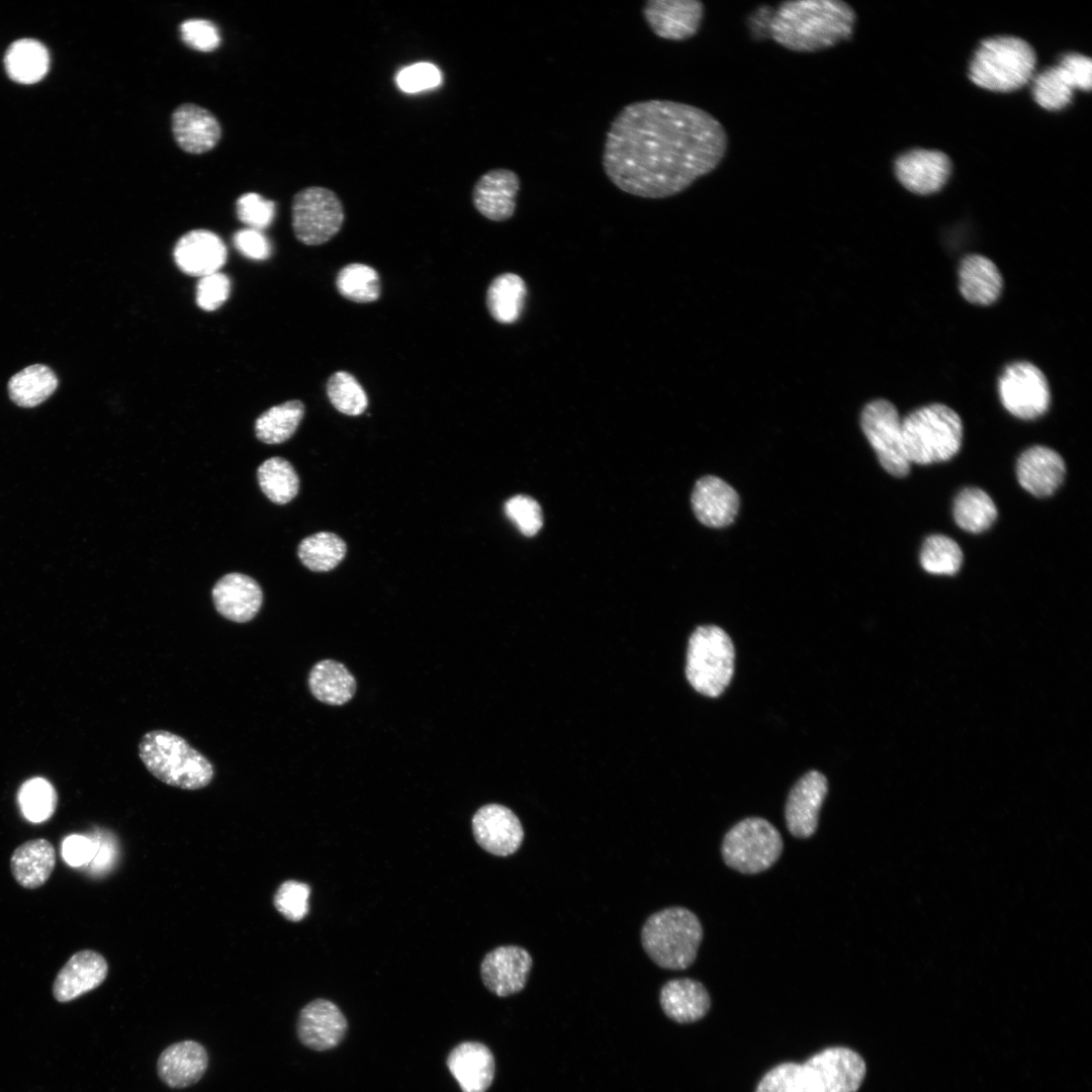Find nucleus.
I'll return each mask as SVG.
<instances>
[{
	"label": "nucleus",
	"mask_w": 1092,
	"mask_h": 1092,
	"mask_svg": "<svg viewBox=\"0 0 1092 1092\" xmlns=\"http://www.w3.org/2000/svg\"><path fill=\"white\" fill-rule=\"evenodd\" d=\"M728 135L708 111L649 99L624 106L608 129L603 168L620 190L660 199L689 188L724 159Z\"/></svg>",
	"instance_id": "nucleus-1"
},
{
	"label": "nucleus",
	"mask_w": 1092,
	"mask_h": 1092,
	"mask_svg": "<svg viewBox=\"0 0 1092 1092\" xmlns=\"http://www.w3.org/2000/svg\"><path fill=\"white\" fill-rule=\"evenodd\" d=\"M855 20L853 8L841 0H791L771 15L768 32L787 50L816 53L847 40Z\"/></svg>",
	"instance_id": "nucleus-2"
},
{
	"label": "nucleus",
	"mask_w": 1092,
	"mask_h": 1092,
	"mask_svg": "<svg viewBox=\"0 0 1092 1092\" xmlns=\"http://www.w3.org/2000/svg\"><path fill=\"white\" fill-rule=\"evenodd\" d=\"M139 756L156 779L182 790L205 788L214 777L210 760L171 731L147 732L139 743Z\"/></svg>",
	"instance_id": "nucleus-3"
},
{
	"label": "nucleus",
	"mask_w": 1092,
	"mask_h": 1092,
	"mask_svg": "<svg viewBox=\"0 0 1092 1092\" xmlns=\"http://www.w3.org/2000/svg\"><path fill=\"white\" fill-rule=\"evenodd\" d=\"M703 938L699 918L684 907H668L650 915L641 929L643 949L658 967L685 970L696 960Z\"/></svg>",
	"instance_id": "nucleus-4"
},
{
	"label": "nucleus",
	"mask_w": 1092,
	"mask_h": 1092,
	"mask_svg": "<svg viewBox=\"0 0 1092 1092\" xmlns=\"http://www.w3.org/2000/svg\"><path fill=\"white\" fill-rule=\"evenodd\" d=\"M902 435L910 464L927 465L946 461L958 453L963 424L953 410L942 403H932L911 412L902 420Z\"/></svg>",
	"instance_id": "nucleus-5"
},
{
	"label": "nucleus",
	"mask_w": 1092,
	"mask_h": 1092,
	"mask_svg": "<svg viewBox=\"0 0 1092 1092\" xmlns=\"http://www.w3.org/2000/svg\"><path fill=\"white\" fill-rule=\"evenodd\" d=\"M1036 56L1024 39L998 35L983 40L970 64V78L978 86L995 92H1010L1024 86L1034 74Z\"/></svg>",
	"instance_id": "nucleus-6"
},
{
	"label": "nucleus",
	"mask_w": 1092,
	"mask_h": 1092,
	"mask_svg": "<svg viewBox=\"0 0 1092 1092\" xmlns=\"http://www.w3.org/2000/svg\"><path fill=\"white\" fill-rule=\"evenodd\" d=\"M735 650L729 635L720 627H698L687 650L686 675L700 694L716 698L728 687L734 673Z\"/></svg>",
	"instance_id": "nucleus-7"
},
{
	"label": "nucleus",
	"mask_w": 1092,
	"mask_h": 1092,
	"mask_svg": "<svg viewBox=\"0 0 1092 1092\" xmlns=\"http://www.w3.org/2000/svg\"><path fill=\"white\" fill-rule=\"evenodd\" d=\"M783 847L781 833L770 822L749 817L725 834L721 852L729 868L751 875L769 869L781 856Z\"/></svg>",
	"instance_id": "nucleus-8"
},
{
	"label": "nucleus",
	"mask_w": 1092,
	"mask_h": 1092,
	"mask_svg": "<svg viewBox=\"0 0 1092 1092\" xmlns=\"http://www.w3.org/2000/svg\"><path fill=\"white\" fill-rule=\"evenodd\" d=\"M295 238L307 246L327 243L341 230L345 212L338 195L329 188L310 186L295 193L291 205Z\"/></svg>",
	"instance_id": "nucleus-9"
},
{
	"label": "nucleus",
	"mask_w": 1092,
	"mask_h": 1092,
	"mask_svg": "<svg viewBox=\"0 0 1092 1092\" xmlns=\"http://www.w3.org/2000/svg\"><path fill=\"white\" fill-rule=\"evenodd\" d=\"M860 425L883 468L896 477L908 474L910 462L903 444L902 420L895 405L875 399L863 407Z\"/></svg>",
	"instance_id": "nucleus-10"
},
{
	"label": "nucleus",
	"mask_w": 1092,
	"mask_h": 1092,
	"mask_svg": "<svg viewBox=\"0 0 1092 1092\" xmlns=\"http://www.w3.org/2000/svg\"><path fill=\"white\" fill-rule=\"evenodd\" d=\"M1003 406L1023 420L1035 419L1046 412L1051 402L1048 380L1034 364L1020 361L1005 367L998 381Z\"/></svg>",
	"instance_id": "nucleus-11"
},
{
	"label": "nucleus",
	"mask_w": 1092,
	"mask_h": 1092,
	"mask_svg": "<svg viewBox=\"0 0 1092 1092\" xmlns=\"http://www.w3.org/2000/svg\"><path fill=\"white\" fill-rule=\"evenodd\" d=\"M803 1065L820 1092H856L867 1072L863 1059L843 1046L825 1049Z\"/></svg>",
	"instance_id": "nucleus-12"
},
{
	"label": "nucleus",
	"mask_w": 1092,
	"mask_h": 1092,
	"mask_svg": "<svg viewBox=\"0 0 1092 1092\" xmlns=\"http://www.w3.org/2000/svg\"><path fill=\"white\" fill-rule=\"evenodd\" d=\"M471 824L477 844L493 855L513 854L524 839L520 819L511 809L500 804L480 807L473 815Z\"/></svg>",
	"instance_id": "nucleus-13"
},
{
	"label": "nucleus",
	"mask_w": 1092,
	"mask_h": 1092,
	"mask_svg": "<svg viewBox=\"0 0 1092 1092\" xmlns=\"http://www.w3.org/2000/svg\"><path fill=\"white\" fill-rule=\"evenodd\" d=\"M533 960L519 945H502L485 954L480 965L484 986L498 997L519 993L527 984Z\"/></svg>",
	"instance_id": "nucleus-14"
},
{
	"label": "nucleus",
	"mask_w": 1092,
	"mask_h": 1092,
	"mask_svg": "<svg viewBox=\"0 0 1092 1092\" xmlns=\"http://www.w3.org/2000/svg\"><path fill=\"white\" fill-rule=\"evenodd\" d=\"M827 791V779L818 770L808 771L794 785L785 808L787 827L793 836L808 838L815 833Z\"/></svg>",
	"instance_id": "nucleus-15"
},
{
	"label": "nucleus",
	"mask_w": 1092,
	"mask_h": 1092,
	"mask_svg": "<svg viewBox=\"0 0 1092 1092\" xmlns=\"http://www.w3.org/2000/svg\"><path fill=\"white\" fill-rule=\"evenodd\" d=\"M642 13L655 35L681 41L699 31L704 5L697 0H649L644 4Z\"/></svg>",
	"instance_id": "nucleus-16"
},
{
	"label": "nucleus",
	"mask_w": 1092,
	"mask_h": 1092,
	"mask_svg": "<svg viewBox=\"0 0 1092 1092\" xmlns=\"http://www.w3.org/2000/svg\"><path fill=\"white\" fill-rule=\"evenodd\" d=\"M950 170L948 157L935 150H911L898 157L895 162V173L899 182L909 191L922 195L942 188Z\"/></svg>",
	"instance_id": "nucleus-17"
},
{
	"label": "nucleus",
	"mask_w": 1092,
	"mask_h": 1092,
	"mask_svg": "<svg viewBox=\"0 0 1092 1092\" xmlns=\"http://www.w3.org/2000/svg\"><path fill=\"white\" fill-rule=\"evenodd\" d=\"M348 1023L340 1008L327 999H315L299 1012L296 1030L299 1040L314 1051L337 1046L344 1038Z\"/></svg>",
	"instance_id": "nucleus-18"
},
{
	"label": "nucleus",
	"mask_w": 1092,
	"mask_h": 1092,
	"mask_svg": "<svg viewBox=\"0 0 1092 1092\" xmlns=\"http://www.w3.org/2000/svg\"><path fill=\"white\" fill-rule=\"evenodd\" d=\"M108 964L93 949H82L64 964L53 983L54 998L60 1003L73 1001L98 988L106 979Z\"/></svg>",
	"instance_id": "nucleus-19"
},
{
	"label": "nucleus",
	"mask_w": 1092,
	"mask_h": 1092,
	"mask_svg": "<svg viewBox=\"0 0 1092 1092\" xmlns=\"http://www.w3.org/2000/svg\"><path fill=\"white\" fill-rule=\"evenodd\" d=\"M520 178L510 169H491L474 183L472 203L484 217L493 221L511 218L516 209Z\"/></svg>",
	"instance_id": "nucleus-20"
},
{
	"label": "nucleus",
	"mask_w": 1092,
	"mask_h": 1092,
	"mask_svg": "<svg viewBox=\"0 0 1092 1092\" xmlns=\"http://www.w3.org/2000/svg\"><path fill=\"white\" fill-rule=\"evenodd\" d=\"M222 240L207 230H193L176 243L173 257L178 268L190 276L204 277L218 272L226 261Z\"/></svg>",
	"instance_id": "nucleus-21"
},
{
	"label": "nucleus",
	"mask_w": 1092,
	"mask_h": 1092,
	"mask_svg": "<svg viewBox=\"0 0 1092 1092\" xmlns=\"http://www.w3.org/2000/svg\"><path fill=\"white\" fill-rule=\"evenodd\" d=\"M215 610L225 619L247 623L259 613L263 604V592L252 577L233 572L222 576L212 587Z\"/></svg>",
	"instance_id": "nucleus-22"
},
{
	"label": "nucleus",
	"mask_w": 1092,
	"mask_h": 1092,
	"mask_svg": "<svg viewBox=\"0 0 1092 1092\" xmlns=\"http://www.w3.org/2000/svg\"><path fill=\"white\" fill-rule=\"evenodd\" d=\"M1066 466L1062 456L1044 446H1033L1018 458L1016 475L1020 485L1037 497L1053 494L1062 484Z\"/></svg>",
	"instance_id": "nucleus-23"
},
{
	"label": "nucleus",
	"mask_w": 1092,
	"mask_h": 1092,
	"mask_svg": "<svg viewBox=\"0 0 1092 1092\" xmlns=\"http://www.w3.org/2000/svg\"><path fill=\"white\" fill-rule=\"evenodd\" d=\"M208 1067L205 1048L194 1040L167 1046L157 1061L159 1078L170 1088L182 1089L196 1084Z\"/></svg>",
	"instance_id": "nucleus-24"
},
{
	"label": "nucleus",
	"mask_w": 1092,
	"mask_h": 1092,
	"mask_svg": "<svg viewBox=\"0 0 1092 1092\" xmlns=\"http://www.w3.org/2000/svg\"><path fill=\"white\" fill-rule=\"evenodd\" d=\"M691 502L696 518L713 528L730 525L739 507L737 492L724 480L712 475L697 481Z\"/></svg>",
	"instance_id": "nucleus-25"
},
{
	"label": "nucleus",
	"mask_w": 1092,
	"mask_h": 1092,
	"mask_svg": "<svg viewBox=\"0 0 1092 1092\" xmlns=\"http://www.w3.org/2000/svg\"><path fill=\"white\" fill-rule=\"evenodd\" d=\"M172 131L177 145L191 154L211 150L221 134L215 116L207 109L191 103L182 104L174 110Z\"/></svg>",
	"instance_id": "nucleus-26"
},
{
	"label": "nucleus",
	"mask_w": 1092,
	"mask_h": 1092,
	"mask_svg": "<svg viewBox=\"0 0 1092 1092\" xmlns=\"http://www.w3.org/2000/svg\"><path fill=\"white\" fill-rule=\"evenodd\" d=\"M446 1063L462 1092H485L493 1081L494 1058L481 1042L459 1043L450 1052Z\"/></svg>",
	"instance_id": "nucleus-27"
},
{
	"label": "nucleus",
	"mask_w": 1092,
	"mask_h": 1092,
	"mask_svg": "<svg viewBox=\"0 0 1092 1092\" xmlns=\"http://www.w3.org/2000/svg\"><path fill=\"white\" fill-rule=\"evenodd\" d=\"M659 1002L665 1015L678 1023H691L701 1019L711 1006L705 986L691 978L666 982L660 990Z\"/></svg>",
	"instance_id": "nucleus-28"
},
{
	"label": "nucleus",
	"mask_w": 1092,
	"mask_h": 1092,
	"mask_svg": "<svg viewBox=\"0 0 1092 1092\" xmlns=\"http://www.w3.org/2000/svg\"><path fill=\"white\" fill-rule=\"evenodd\" d=\"M56 867V850L51 841L35 838L18 845L10 856V871L18 885L33 890L47 883Z\"/></svg>",
	"instance_id": "nucleus-29"
},
{
	"label": "nucleus",
	"mask_w": 1092,
	"mask_h": 1092,
	"mask_svg": "<svg viewBox=\"0 0 1092 1092\" xmlns=\"http://www.w3.org/2000/svg\"><path fill=\"white\" fill-rule=\"evenodd\" d=\"M1003 279L997 266L987 257L966 256L959 267V288L968 301L989 305L1001 294Z\"/></svg>",
	"instance_id": "nucleus-30"
},
{
	"label": "nucleus",
	"mask_w": 1092,
	"mask_h": 1092,
	"mask_svg": "<svg viewBox=\"0 0 1092 1092\" xmlns=\"http://www.w3.org/2000/svg\"><path fill=\"white\" fill-rule=\"evenodd\" d=\"M50 63L47 47L41 41L28 37L11 42L3 58L8 78L23 85L42 80L50 70Z\"/></svg>",
	"instance_id": "nucleus-31"
},
{
	"label": "nucleus",
	"mask_w": 1092,
	"mask_h": 1092,
	"mask_svg": "<svg viewBox=\"0 0 1092 1092\" xmlns=\"http://www.w3.org/2000/svg\"><path fill=\"white\" fill-rule=\"evenodd\" d=\"M307 684L311 695L320 702L341 706L348 703L356 692V679L350 670L334 659L316 662L310 669Z\"/></svg>",
	"instance_id": "nucleus-32"
},
{
	"label": "nucleus",
	"mask_w": 1092,
	"mask_h": 1092,
	"mask_svg": "<svg viewBox=\"0 0 1092 1092\" xmlns=\"http://www.w3.org/2000/svg\"><path fill=\"white\" fill-rule=\"evenodd\" d=\"M55 371L44 364H32L12 375L7 383L9 398L18 406L33 407L46 401L58 388Z\"/></svg>",
	"instance_id": "nucleus-33"
},
{
	"label": "nucleus",
	"mask_w": 1092,
	"mask_h": 1092,
	"mask_svg": "<svg viewBox=\"0 0 1092 1092\" xmlns=\"http://www.w3.org/2000/svg\"><path fill=\"white\" fill-rule=\"evenodd\" d=\"M526 293L525 282L520 276L513 273L497 276L486 292L490 315L502 324L515 323L523 310Z\"/></svg>",
	"instance_id": "nucleus-34"
},
{
	"label": "nucleus",
	"mask_w": 1092,
	"mask_h": 1092,
	"mask_svg": "<svg viewBox=\"0 0 1092 1092\" xmlns=\"http://www.w3.org/2000/svg\"><path fill=\"white\" fill-rule=\"evenodd\" d=\"M304 411L303 402L298 399L270 407L255 422L257 438L269 445L287 441L297 430Z\"/></svg>",
	"instance_id": "nucleus-35"
},
{
	"label": "nucleus",
	"mask_w": 1092,
	"mask_h": 1092,
	"mask_svg": "<svg viewBox=\"0 0 1092 1092\" xmlns=\"http://www.w3.org/2000/svg\"><path fill=\"white\" fill-rule=\"evenodd\" d=\"M956 523L963 530L981 533L989 529L997 518V508L984 490L967 487L956 497L953 504Z\"/></svg>",
	"instance_id": "nucleus-36"
},
{
	"label": "nucleus",
	"mask_w": 1092,
	"mask_h": 1092,
	"mask_svg": "<svg viewBox=\"0 0 1092 1092\" xmlns=\"http://www.w3.org/2000/svg\"><path fill=\"white\" fill-rule=\"evenodd\" d=\"M347 545L335 533L318 532L304 538L297 554L301 563L315 572L334 569L345 557Z\"/></svg>",
	"instance_id": "nucleus-37"
},
{
	"label": "nucleus",
	"mask_w": 1092,
	"mask_h": 1092,
	"mask_svg": "<svg viewBox=\"0 0 1092 1092\" xmlns=\"http://www.w3.org/2000/svg\"><path fill=\"white\" fill-rule=\"evenodd\" d=\"M262 491L273 503L284 505L293 499L299 489V478L293 466L284 458L272 457L258 468Z\"/></svg>",
	"instance_id": "nucleus-38"
},
{
	"label": "nucleus",
	"mask_w": 1092,
	"mask_h": 1092,
	"mask_svg": "<svg viewBox=\"0 0 1092 1092\" xmlns=\"http://www.w3.org/2000/svg\"><path fill=\"white\" fill-rule=\"evenodd\" d=\"M339 293L354 302L368 303L380 296L377 271L365 264L353 263L343 267L336 278Z\"/></svg>",
	"instance_id": "nucleus-39"
},
{
	"label": "nucleus",
	"mask_w": 1092,
	"mask_h": 1092,
	"mask_svg": "<svg viewBox=\"0 0 1092 1092\" xmlns=\"http://www.w3.org/2000/svg\"><path fill=\"white\" fill-rule=\"evenodd\" d=\"M963 552L951 538L935 534L927 537L920 552L923 569L933 574H956L962 566Z\"/></svg>",
	"instance_id": "nucleus-40"
},
{
	"label": "nucleus",
	"mask_w": 1092,
	"mask_h": 1092,
	"mask_svg": "<svg viewBox=\"0 0 1092 1092\" xmlns=\"http://www.w3.org/2000/svg\"><path fill=\"white\" fill-rule=\"evenodd\" d=\"M58 796L52 784L42 778L26 781L18 792V804L23 816L30 822L39 823L52 817Z\"/></svg>",
	"instance_id": "nucleus-41"
},
{
	"label": "nucleus",
	"mask_w": 1092,
	"mask_h": 1092,
	"mask_svg": "<svg viewBox=\"0 0 1092 1092\" xmlns=\"http://www.w3.org/2000/svg\"><path fill=\"white\" fill-rule=\"evenodd\" d=\"M1074 90V86L1059 65L1043 70L1033 79V97L1042 108L1048 110H1059L1067 106L1073 98Z\"/></svg>",
	"instance_id": "nucleus-42"
},
{
	"label": "nucleus",
	"mask_w": 1092,
	"mask_h": 1092,
	"mask_svg": "<svg viewBox=\"0 0 1092 1092\" xmlns=\"http://www.w3.org/2000/svg\"><path fill=\"white\" fill-rule=\"evenodd\" d=\"M327 395L332 405L348 416H359L368 406V398L358 380L349 372L337 371L327 382Z\"/></svg>",
	"instance_id": "nucleus-43"
},
{
	"label": "nucleus",
	"mask_w": 1092,
	"mask_h": 1092,
	"mask_svg": "<svg viewBox=\"0 0 1092 1092\" xmlns=\"http://www.w3.org/2000/svg\"><path fill=\"white\" fill-rule=\"evenodd\" d=\"M755 1092H820L803 1064L784 1063L769 1070Z\"/></svg>",
	"instance_id": "nucleus-44"
},
{
	"label": "nucleus",
	"mask_w": 1092,
	"mask_h": 1092,
	"mask_svg": "<svg viewBox=\"0 0 1092 1092\" xmlns=\"http://www.w3.org/2000/svg\"><path fill=\"white\" fill-rule=\"evenodd\" d=\"M310 887L302 882L287 880L283 882L274 895L276 910L287 920L298 922L308 913V898Z\"/></svg>",
	"instance_id": "nucleus-45"
},
{
	"label": "nucleus",
	"mask_w": 1092,
	"mask_h": 1092,
	"mask_svg": "<svg viewBox=\"0 0 1092 1092\" xmlns=\"http://www.w3.org/2000/svg\"><path fill=\"white\" fill-rule=\"evenodd\" d=\"M504 511L508 519L527 537L536 535L543 525L539 504L531 496L518 494L505 503Z\"/></svg>",
	"instance_id": "nucleus-46"
},
{
	"label": "nucleus",
	"mask_w": 1092,
	"mask_h": 1092,
	"mask_svg": "<svg viewBox=\"0 0 1092 1092\" xmlns=\"http://www.w3.org/2000/svg\"><path fill=\"white\" fill-rule=\"evenodd\" d=\"M236 208L239 219L258 231L268 228L275 216V203L258 193L243 194L237 200Z\"/></svg>",
	"instance_id": "nucleus-47"
},
{
	"label": "nucleus",
	"mask_w": 1092,
	"mask_h": 1092,
	"mask_svg": "<svg viewBox=\"0 0 1092 1092\" xmlns=\"http://www.w3.org/2000/svg\"><path fill=\"white\" fill-rule=\"evenodd\" d=\"M230 289V279L223 273L201 277L196 285V303L203 310H215L225 302Z\"/></svg>",
	"instance_id": "nucleus-48"
},
{
	"label": "nucleus",
	"mask_w": 1092,
	"mask_h": 1092,
	"mask_svg": "<svg viewBox=\"0 0 1092 1092\" xmlns=\"http://www.w3.org/2000/svg\"><path fill=\"white\" fill-rule=\"evenodd\" d=\"M180 33L183 41L190 48L210 52L220 42L217 27L205 19H188L181 23Z\"/></svg>",
	"instance_id": "nucleus-49"
},
{
	"label": "nucleus",
	"mask_w": 1092,
	"mask_h": 1092,
	"mask_svg": "<svg viewBox=\"0 0 1092 1092\" xmlns=\"http://www.w3.org/2000/svg\"><path fill=\"white\" fill-rule=\"evenodd\" d=\"M396 82L402 91L416 93L438 86L441 82V74L433 64L417 63L401 70Z\"/></svg>",
	"instance_id": "nucleus-50"
},
{
	"label": "nucleus",
	"mask_w": 1092,
	"mask_h": 1092,
	"mask_svg": "<svg viewBox=\"0 0 1092 1092\" xmlns=\"http://www.w3.org/2000/svg\"><path fill=\"white\" fill-rule=\"evenodd\" d=\"M236 249L245 257L253 260H265L271 255L269 240L261 231L246 228L238 231L233 239Z\"/></svg>",
	"instance_id": "nucleus-51"
},
{
	"label": "nucleus",
	"mask_w": 1092,
	"mask_h": 1092,
	"mask_svg": "<svg viewBox=\"0 0 1092 1092\" xmlns=\"http://www.w3.org/2000/svg\"><path fill=\"white\" fill-rule=\"evenodd\" d=\"M99 843L88 836L73 834L65 838L62 845V853L65 861L71 867L89 864L95 857Z\"/></svg>",
	"instance_id": "nucleus-52"
},
{
	"label": "nucleus",
	"mask_w": 1092,
	"mask_h": 1092,
	"mask_svg": "<svg viewBox=\"0 0 1092 1092\" xmlns=\"http://www.w3.org/2000/svg\"><path fill=\"white\" fill-rule=\"evenodd\" d=\"M1059 66L1075 89L1089 91L1092 86V62L1089 57L1072 53L1062 58Z\"/></svg>",
	"instance_id": "nucleus-53"
},
{
	"label": "nucleus",
	"mask_w": 1092,
	"mask_h": 1092,
	"mask_svg": "<svg viewBox=\"0 0 1092 1092\" xmlns=\"http://www.w3.org/2000/svg\"><path fill=\"white\" fill-rule=\"evenodd\" d=\"M98 843L97 853L91 862L93 863V868L97 869L98 867V869L101 870L106 867L105 864L112 861L113 851L110 843L100 842V840H98Z\"/></svg>",
	"instance_id": "nucleus-54"
}]
</instances>
